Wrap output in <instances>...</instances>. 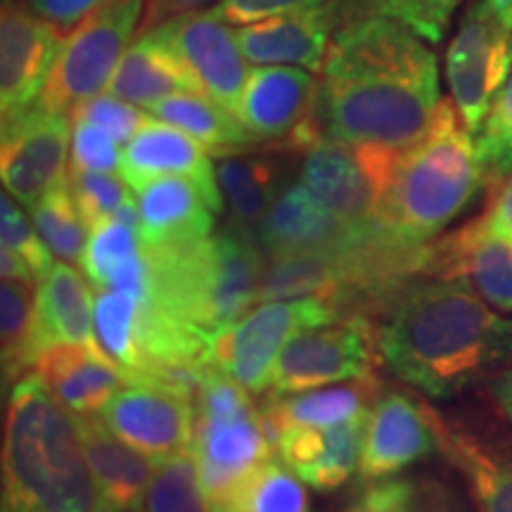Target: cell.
I'll use <instances>...</instances> for the list:
<instances>
[{
	"label": "cell",
	"instance_id": "1",
	"mask_svg": "<svg viewBox=\"0 0 512 512\" xmlns=\"http://www.w3.org/2000/svg\"><path fill=\"white\" fill-rule=\"evenodd\" d=\"M380 354L401 382L453 399L512 363V318L458 283H415L377 328Z\"/></svg>",
	"mask_w": 512,
	"mask_h": 512
},
{
	"label": "cell",
	"instance_id": "2",
	"mask_svg": "<svg viewBox=\"0 0 512 512\" xmlns=\"http://www.w3.org/2000/svg\"><path fill=\"white\" fill-rule=\"evenodd\" d=\"M3 512H114L76 418L36 373L12 384L3 430Z\"/></svg>",
	"mask_w": 512,
	"mask_h": 512
},
{
	"label": "cell",
	"instance_id": "3",
	"mask_svg": "<svg viewBox=\"0 0 512 512\" xmlns=\"http://www.w3.org/2000/svg\"><path fill=\"white\" fill-rule=\"evenodd\" d=\"M145 254L147 302L209 337L238 323L259 302L268 254L252 230L233 226L195 245L145 249Z\"/></svg>",
	"mask_w": 512,
	"mask_h": 512
},
{
	"label": "cell",
	"instance_id": "4",
	"mask_svg": "<svg viewBox=\"0 0 512 512\" xmlns=\"http://www.w3.org/2000/svg\"><path fill=\"white\" fill-rule=\"evenodd\" d=\"M484 185L475 136L453 102L441 100L420 143L401 152L380 204V226L396 240L425 247L463 211Z\"/></svg>",
	"mask_w": 512,
	"mask_h": 512
},
{
	"label": "cell",
	"instance_id": "5",
	"mask_svg": "<svg viewBox=\"0 0 512 512\" xmlns=\"http://www.w3.org/2000/svg\"><path fill=\"white\" fill-rule=\"evenodd\" d=\"M439 105V79H320L316 124L347 145L403 152L430 133Z\"/></svg>",
	"mask_w": 512,
	"mask_h": 512
},
{
	"label": "cell",
	"instance_id": "6",
	"mask_svg": "<svg viewBox=\"0 0 512 512\" xmlns=\"http://www.w3.org/2000/svg\"><path fill=\"white\" fill-rule=\"evenodd\" d=\"M249 394L247 387L216 366L204 368L197 382L190 451L207 503L273 456L264 415Z\"/></svg>",
	"mask_w": 512,
	"mask_h": 512
},
{
	"label": "cell",
	"instance_id": "7",
	"mask_svg": "<svg viewBox=\"0 0 512 512\" xmlns=\"http://www.w3.org/2000/svg\"><path fill=\"white\" fill-rule=\"evenodd\" d=\"M512 69V0H470L446 48L451 102L477 136Z\"/></svg>",
	"mask_w": 512,
	"mask_h": 512
},
{
	"label": "cell",
	"instance_id": "8",
	"mask_svg": "<svg viewBox=\"0 0 512 512\" xmlns=\"http://www.w3.org/2000/svg\"><path fill=\"white\" fill-rule=\"evenodd\" d=\"M145 0H105L64 36L36 105L69 114L110 86L114 69L138 36Z\"/></svg>",
	"mask_w": 512,
	"mask_h": 512
},
{
	"label": "cell",
	"instance_id": "9",
	"mask_svg": "<svg viewBox=\"0 0 512 512\" xmlns=\"http://www.w3.org/2000/svg\"><path fill=\"white\" fill-rule=\"evenodd\" d=\"M339 320L335 306L325 297H299L264 302L238 323L211 335L207 363L235 377L252 394L273 384L280 351L299 330Z\"/></svg>",
	"mask_w": 512,
	"mask_h": 512
},
{
	"label": "cell",
	"instance_id": "10",
	"mask_svg": "<svg viewBox=\"0 0 512 512\" xmlns=\"http://www.w3.org/2000/svg\"><path fill=\"white\" fill-rule=\"evenodd\" d=\"M373 320L342 318L299 330L280 351L271 394L287 396L373 375L380 361Z\"/></svg>",
	"mask_w": 512,
	"mask_h": 512
},
{
	"label": "cell",
	"instance_id": "11",
	"mask_svg": "<svg viewBox=\"0 0 512 512\" xmlns=\"http://www.w3.org/2000/svg\"><path fill=\"white\" fill-rule=\"evenodd\" d=\"M102 422L147 458L181 453L195 434V394L152 375H131L102 408Z\"/></svg>",
	"mask_w": 512,
	"mask_h": 512
},
{
	"label": "cell",
	"instance_id": "12",
	"mask_svg": "<svg viewBox=\"0 0 512 512\" xmlns=\"http://www.w3.org/2000/svg\"><path fill=\"white\" fill-rule=\"evenodd\" d=\"M323 79H439L437 55L406 24L370 15L351 19L332 34Z\"/></svg>",
	"mask_w": 512,
	"mask_h": 512
},
{
	"label": "cell",
	"instance_id": "13",
	"mask_svg": "<svg viewBox=\"0 0 512 512\" xmlns=\"http://www.w3.org/2000/svg\"><path fill=\"white\" fill-rule=\"evenodd\" d=\"M72 119L69 114L29 107L3 119L0 176L5 190L24 207H34L50 190L69 183Z\"/></svg>",
	"mask_w": 512,
	"mask_h": 512
},
{
	"label": "cell",
	"instance_id": "14",
	"mask_svg": "<svg viewBox=\"0 0 512 512\" xmlns=\"http://www.w3.org/2000/svg\"><path fill=\"white\" fill-rule=\"evenodd\" d=\"M64 31L46 22L24 0H5L0 15V107L3 119L27 112L41 98Z\"/></svg>",
	"mask_w": 512,
	"mask_h": 512
},
{
	"label": "cell",
	"instance_id": "15",
	"mask_svg": "<svg viewBox=\"0 0 512 512\" xmlns=\"http://www.w3.org/2000/svg\"><path fill=\"white\" fill-rule=\"evenodd\" d=\"M320 81L309 69L290 64H256L235 114L259 143L287 145L316 131Z\"/></svg>",
	"mask_w": 512,
	"mask_h": 512
},
{
	"label": "cell",
	"instance_id": "16",
	"mask_svg": "<svg viewBox=\"0 0 512 512\" xmlns=\"http://www.w3.org/2000/svg\"><path fill=\"white\" fill-rule=\"evenodd\" d=\"M425 278L463 285L512 316V240L491 233L482 216L427 245Z\"/></svg>",
	"mask_w": 512,
	"mask_h": 512
},
{
	"label": "cell",
	"instance_id": "17",
	"mask_svg": "<svg viewBox=\"0 0 512 512\" xmlns=\"http://www.w3.org/2000/svg\"><path fill=\"white\" fill-rule=\"evenodd\" d=\"M162 29L200 83L202 95L235 114L252 72L240 48L238 31L230 29V22L214 8L178 17L162 24Z\"/></svg>",
	"mask_w": 512,
	"mask_h": 512
},
{
	"label": "cell",
	"instance_id": "18",
	"mask_svg": "<svg viewBox=\"0 0 512 512\" xmlns=\"http://www.w3.org/2000/svg\"><path fill=\"white\" fill-rule=\"evenodd\" d=\"M434 451H439L434 408L396 389L370 408L358 475L366 484L380 482Z\"/></svg>",
	"mask_w": 512,
	"mask_h": 512
},
{
	"label": "cell",
	"instance_id": "19",
	"mask_svg": "<svg viewBox=\"0 0 512 512\" xmlns=\"http://www.w3.org/2000/svg\"><path fill=\"white\" fill-rule=\"evenodd\" d=\"M302 183L351 226L375 228L384 188L366 152L342 140L320 136L304 152Z\"/></svg>",
	"mask_w": 512,
	"mask_h": 512
},
{
	"label": "cell",
	"instance_id": "20",
	"mask_svg": "<svg viewBox=\"0 0 512 512\" xmlns=\"http://www.w3.org/2000/svg\"><path fill=\"white\" fill-rule=\"evenodd\" d=\"M370 230L339 219L302 181H290L256 228V240L268 256L318 254L356 245Z\"/></svg>",
	"mask_w": 512,
	"mask_h": 512
},
{
	"label": "cell",
	"instance_id": "21",
	"mask_svg": "<svg viewBox=\"0 0 512 512\" xmlns=\"http://www.w3.org/2000/svg\"><path fill=\"white\" fill-rule=\"evenodd\" d=\"M121 176L133 190L157 178L183 176L200 185L211 209L223 211V195L209 150L181 128L150 119L121 150Z\"/></svg>",
	"mask_w": 512,
	"mask_h": 512
},
{
	"label": "cell",
	"instance_id": "22",
	"mask_svg": "<svg viewBox=\"0 0 512 512\" xmlns=\"http://www.w3.org/2000/svg\"><path fill=\"white\" fill-rule=\"evenodd\" d=\"M335 31L337 19L328 0L316 8L283 12L242 24L238 41L242 53L254 64H290L309 72H323Z\"/></svg>",
	"mask_w": 512,
	"mask_h": 512
},
{
	"label": "cell",
	"instance_id": "23",
	"mask_svg": "<svg viewBox=\"0 0 512 512\" xmlns=\"http://www.w3.org/2000/svg\"><path fill=\"white\" fill-rule=\"evenodd\" d=\"M34 373L76 418L100 415L128 380V370L105 349L81 344H55L43 349L34 363Z\"/></svg>",
	"mask_w": 512,
	"mask_h": 512
},
{
	"label": "cell",
	"instance_id": "24",
	"mask_svg": "<svg viewBox=\"0 0 512 512\" xmlns=\"http://www.w3.org/2000/svg\"><path fill=\"white\" fill-rule=\"evenodd\" d=\"M366 420L368 415L335 427H287L275 451L304 484L318 491L339 489L361 467Z\"/></svg>",
	"mask_w": 512,
	"mask_h": 512
},
{
	"label": "cell",
	"instance_id": "25",
	"mask_svg": "<svg viewBox=\"0 0 512 512\" xmlns=\"http://www.w3.org/2000/svg\"><path fill=\"white\" fill-rule=\"evenodd\" d=\"M136 192L145 249L195 245L211 235L216 211L190 178H157Z\"/></svg>",
	"mask_w": 512,
	"mask_h": 512
},
{
	"label": "cell",
	"instance_id": "26",
	"mask_svg": "<svg viewBox=\"0 0 512 512\" xmlns=\"http://www.w3.org/2000/svg\"><path fill=\"white\" fill-rule=\"evenodd\" d=\"M107 91L131 105L147 107L176 93H202L190 67L178 55L162 27L145 31L133 43L114 69Z\"/></svg>",
	"mask_w": 512,
	"mask_h": 512
},
{
	"label": "cell",
	"instance_id": "27",
	"mask_svg": "<svg viewBox=\"0 0 512 512\" xmlns=\"http://www.w3.org/2000/svg\"><path fill=\"white\" fill-rule=\"evenodd\" d=\"M439 451L458 467L477 512H512V448L434 411Z\"/></svg>",
	"mask_w": 512,
	"mask_h": 512
},
{
	"label": "cell",
	"instance_id": "28",
	"mask_svg": "<svg viewBox=\"0 0 512 512\" xmlns=\"http://www.w3.org/2000/svg\"><path fill=\"white\" fill-rule=\"evenodd\" d=\"M299 152L271 145L266 152H233L219 157L216 178L223 202L238 228L254 230L266 219L275 197L290 183V159Z\"/></svg>",
	"mask_w": 512,
	"mask_h": 512
},
{
	"label": "cell",
	"instance_id": "29",
	"mask_svg": "<svg viewBox=\"0 0 512 512\" xmlns=\"http://www.w3.org/2000/svg\"><path fill=\"white\" fill-rule=\"evenodd\" d=\"M95 332V297L83 275L67 261H55L38 283L36 299V358L55 344H81L102 349Z\"/></svg>",
	"mask_w": 512,
	"mask_h": 512
},
{
	"label": "cell",
	"instance_id": "30",
	"mask_svg": "<svg viewBox=\"0 0 512 512\" xmlns=\"http://www.w3.org/2000/svg\"><path fill=\"white\" fill-rule=\"evenodd\" d=\"M382 382L377 373L351 380L342 387L309 389V392L275 396L271 394L261 406L266 434L273 451L287 427H335L370 413V403L380 399Z\"/></svg>",
	"mask_w": 512,
	"mask_h": 512
},
{
	"label": "cell",
	"instance_id": "31",
	"mask_svg": "<svg viewBox=\"0 0 512 512\" xmlns=\"http://www.w3.org/2000/svg\"><path fill=\"white\" fill-rule=\"evenodd\" d=\"M76 425H79L88 465H91L105 503L114 512L136 510L140 498L145 496L147 486H150L152 475H155L152 458L119 439L102 422L100 415L76 418Z\"/></svg>",
	"mask_w": 512,
	"mask_h": 512
},
{
	"label": "cell",
	"instance_id": "32",
	"mask_svg": "<svg viewBox=\"0 0 512 512\" xmlns=\"http://www.w3.org/2000/svg\"><path fill=\"white\" fill-rule=\"evenodd\" d=\"M81 268L95 287H112L147 302L150 297V264L140 226L112 219L91 228Z\"/></svg>",
	"mask_w": 512,
	"mask_h": 512
},
{
	"label": "cell",
	"instance_id": "33",
	"mask_svg": "<svg viewBox=\"0 0 512 512\" xmlns=\"http://www.w3.org/2000/svg\"><path fill=\"white\" fill-rule=\"evenodd\" d=\"M147 112L159 121L181 128L190 138L207 147L209 155L223 157L259 145V140L242 126L233 112L202 93L169 95L155 102Z\"/></svg>",
	"mask_w": 512,
	"mask_h": 512
},
{
	"label": "cell",
	"instance_id": "34",
	"mask_svg": "<svg viewBox=\"0 0 512 512\" xmlns=\"http://www.w3.org/2000/svg\"><path fill=\"white\" fill-rule=\"evenodd\" d=\"M209 512H311V501L302 479L285 463L266 460L226 494L207 503Z\"/></svg>",
	"mask_w": 512,
	"mask_h": 512
},
{
	"label": "cell",
	"instance_id": "35",
	"mask_svg": "<svg viewBox=\"0 0 512 512\" xmlns=\"http://www.w3.org/2000/svg\"><path fill=\"white\" fill-rule=\"evenodd\" d=\"M36 299L31 278H3L0 287V325H3V382L15 384L36 363L34 330Z\"/></svg>",
	"mask_w": 512,
	"mask_h": 512
},
{
	"label": "cell",
	"instance_id": "36",
	"mask_svg": "<svg viewBox=\"0 0 512 512\" xmlns=\"http://www.w3.org/2000/svg\"><path fill=\"white\" fill-rule=\"evenodd\" d=\"M339 285V252L268 256L259 302L299 297L328 299Z\"/></svg>",
	"mask_w": 512,
	"mask_h": 512
},
{
	"label": "cell",
	"instance_id": "37",
	"mask_svg": "<svg viewBox=\"0 0 512 512\" xmlns=\"http://www.w3.org/2000/svg\"><path fill=\"white\" fill-rule=\"evenodd\" d=\"M337 29L351 19L380 15L406 24L427 43H439L465 0H330Z\"/></svg>",
	"mask_w": 512,
	"mask_h": 512
},
{
	"label": "cell",
	"instance_id": "38",
	"mask_svg": "<svg viewBox=\"0 0 512 512\" xmlns=\"http://www.w3.org/2000/svg\"><path fill=\"white\" fill-rule=\"evenodd\" d=\"M143 316V299L133 294L98 287L95 292V332L102 349L110 354L128 377L138 370V328Z\"/></svg>",
	"mask_w": 512,
	"mask_h": 512
},
{
	"label": "cell",
	"instance_id": "39",
	"mask_svg": "<svg viewBox=\"0 0 512 512\" xmlns=\"http://www.w3.org/2000/svg\"><path fill=\"white\" fill-rule=\"evenodd\" d=\"M133 512H209L190 448L157 460L150 486Z\"/></svg>",
	"mask_w": 512,
	"mask_h": 512
},
{
	"label": "cell",
	"instance_id": "40",
	"mask_svg": "<svg viewBox=\"0 0 512 512\" xmlns=\"http://www.w3.org/2000/svg\"><path fill=\"white\" fill-rule=\"evenodd\" d=\"M31 216H34L38 233L46 240L50 252L67 264L81 266L83 252H86L88 238H91V228L76 207L69 183L50 190L41 202L31 207Z\"/></svg>",
	"mask_w": 512,
	"mask_h": 512
},
{
	"label": "cell",
	"instance_id": "41",
	"mask_svg": "<svg viewBox=\"0 0 512 512\" xmlns=\"http://www.w3.org/2000/svg\"><path fill=\"white\" fill-rule=\"evenodd\" d=\"M475 145L484 183L496 188L512 174V69L486 114L482 131L475 136Z\"/></svg>",
	"mask_w": 512,
	"mask_h": 512
},
{
	"label": "cell",
	"instance_id": "42",
	"mask_svg": "<svg viewBox=\"0 0 512 512\" xmlns=\"http://www.w3.org/2000/svg\"><path fill=\"white\" fill-rule=\"evenodd\" d=\"M69 188L79 207L81 216L86 219L88 228L117 216V211L131 202L126 178L114 171H74L69 169Z\"/></svg>",
	"mask_w": 512,
	"mask_h": 512
},
{
	"label": "cell",
	"instance_id": "43",
	"mask_svg": "<svg viewBox=\"0 0 512 512\" xmlns=\"http://www.w3.org/2000/svg\"><path fill=\"white\" fill-rule=\"evenodd\" d=\"M0 223H3V249H10L27 261V266L34 273V278L41 283L55 266L53 256L48 252L46 240L41 233H36L24 211L19 209L15 197L8 190L0 197Z\"/></svg>",
	"mask_w": 512,
	"mask_h": 512
},
{
	"label": "cell",
	"instance_id": "44",
	"mask_svg": "<svg viewBox=\"0 0 512 512\" xmlns=\"http://www.w3.org/2000/svg\"><path fill=\"white\" fill-rule=\"evenodd\" d=\"M72 121H88L105 128L110 136L117 140L119 145H126L136 133L143 128L152 117H147L145 112L138 110V105L117 98L110 91L95 95V98L81 102L69 112Z\"/></svg>",
	"mask_w": 512,
	"mask_h": 512
},
{
	"label": "cell",
	"instance_id": "45",
	"mask_svg": "<svg viewBox=\"0 0 512 512\" xmlns=\"http://www.w3.org/2000/svg\"><path fill=\"white\" fill-rule=\"evenodd\" d=\"M72 169L121 174V145L105 128L72 121Z\"/></svg>",
	"mask_w": 512,
	"mask_h": 512
},
{
	"label": "cell",
	"instance_id": "46",
	"mask_svg": "<svg viewBox=\"0 0 512 512\" xmlns=\"http://www.w3.org/2000/svg\"><path fill=\"white\" fill-rule=\"evenodd\" d=\"M328 3V0H221L216 12L230 24H249L256 19L271 15H283V12L316 8V5Z\"/></svg>",
	"mask_w": 512,
	"mask_h": 512
},
{
	"label": "cell",
	"instance_id": "47",
	"mask_svg": "<svg viewBox=\"0 0 512 512\" xmlns=\"http://www.w3.org/2000/svg\"><path fill=\"white\" fill-rule=\"evenodd\" d=\"M38 17L55 24L64 34H69L76 24L83 22L93 10H98L105 0H24Z\"/></svg>",
	"mask_w": 512,
	"mask_h": 512
},
{
	"label": "cell",
	"instance_id": "48",
	"mask_svg": "<svg viewBox=\"0 0 512 512\" xmlns=\"http://www.w3.org/2000/svg\"><path fill=\"white\" fill-rule=\"evenodd\" d=\"M221 0H145L143 22H140L138 34L162 27L166 22H174L178 17L192 15V12H202L216 8Z\"/></svg>",
	"mask_w": 512,
	"mask_h": 512
},
{
	"label": "cell",
	"instance_id": "49",
	"mask_svg": "<svg viewBox=\"0 0 512 512\" xmlns=\"http://www.w3.org/2000/svg\"><path fill=\"white\" fill-rule=\"evenodd\" d=\"M482 219L491 233L512 240V174L501 185H496L489 209H486Z\"/></svg>",
	"mask_w": 512,
	"mask_h": 512
},
{
	"label": "cell",
	"instance_id": "50",
	"mask_svg": "<svg viewBox=\"0 0 512 512\" xmlns=\"http://www.w3.org/2000/svg\"><path fill=\"white\" fill-rule=\"evenodd\" d=\"M491 392H494L498 408H501L503 415L512 425V363L494 377V387H491Z\"/></svg>",
	"mask_w": 512,
	"mask_h": 512
},
{
	"label": "cell",
	"instance_id": "51",
	"mask_svg": "<svg viewBox=\"0 0 512 512\" xmlns=\"http://www.w3.org/2000/svg\"><path fill=\"white\" fill-rule=\"evenodd\" d=\"M344 512H382V510L373 508V505H368L366 501H358L356 505H351V508L344 510Z\"/></svg>",
	"mask_w": 512,
	"mask_h": 512
},
{
	"label": "cell",
	"instance_id": "52",
	"mask_svg": "<svg viewBox=\"0 0 512 512\" xmlns=\"http://www.w3.org/2000/svg\"><path fill=\"white\" fill-rule=\"evenodd\" d=\"M3 3H5V0H3Z\"/></svg>",
	"mask_w": 512,
	"mask_h": 512
}]
</instances>
